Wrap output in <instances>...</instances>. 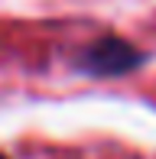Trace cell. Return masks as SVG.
I'll use <instances>...</instances> for the list:
<instances>
[{
	"mask_svg": "<svg viewBox=\"0 0 156 159\" xmlns=\"http://www.w3.org/2000/svg\"><path fill=\"white\" fill-rule=\"evenodd\" d=\"M150 55L143 49H137L130 39L117 33H108V36H98L94 42H88L85 49H78L75 59H72V68L85 78H124V75H133L137 68H143Z\"/></svg>",
	"mask_w": 156,
	"mask_h": 159,
	"instance_id": "obj_1",
	"label": "cell"
},
{
	"mask_svg": "<svg viewBox=\"0 0 156 159\" xmlns=\"http://www.w3.org/2000/svg\"><path fill=\"white\" fill-rule=\"evenodd\" d=\"M0 159H10V156H3V153H0Z\"/></svg>",
	"mask_w": 156,
	"mask_h": 159,
	"instance_id": "obj_2",
	"label": "cell"
}]
</instances>
